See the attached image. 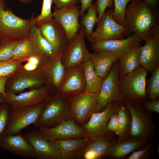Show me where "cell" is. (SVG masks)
Returning a JSON list of instances; mask_svg holds the SVG:
<instances>
[{
    "instance_id": "cb8c5ba5",
    "label": "cell",
    "mask_w": 159,
    "mask_h": 159,
    "mask_svg": "<svg viewBox=\"0 0 159 159\" xmlns=\"http://www.w3.org/2000/svg\"><path fill=\"white\" fill-rule=\"evenodd\" d=\"M91 140L86 137L54 142L60 152V159H74Z\"/></svg>"
},
{
    "instance_id": "8fae6325",
    "label": "cell",
    "mask_w": 159,
    "mask_h": 159,
    "mask_svg": "<svg viewBox=\"0 0 159 159\" xmlns=\"http://www.w3.org/2000/svg\"><path fill=\"white\" fill-rule=\"evenodd\" d=\"M113 10L109 9L105 12L93 32L91 43L105 40L121 39L130 35V32L125 25L118 23L113 18L112 14Z\"/></svg>"
},
{
    "instance_id": "3957f363",
    "label": "cell",
    "mask_w": 159,
    "mask_h": 159,
    "mask_svg": "<svg viewBox=\"0 0 159 159\" xmlns=\"http://www.w3.org/2000/svg\"><path fill=\"white\" fill-rule=\"evenodd\" d=\"M6 6V0H0V38L20 40L29 37L31 28L36 24L35 18L20 17L11 9H5Z\"/></svg>"
},
{
    "instance_id": "7c38bea8",
    "label": "cell",
    "mask_w": 159,
    "mask_h": 159,
    "mask_svg": "<svg viewBox=\"0 0 159 159\" xmlns=\"http://www.w3.org/2000/svg\"><path fill=\"white\" fill-rule=\"evenodd\" d=\"M140 49L141 66L151 74L159 67V24L153 27Z\"/></svg>"
},
{
    "instance_id": "44dd1931",
    "label": "cell",
    "mask_w": 159,
    "mask_h": 159,
    "mask_svg": "<svg viewBox=\"0 0 159 159\" xmlns=\"http://www.w3.org/2000/svg\"><path fill=\"white\" fill-rule=\"evenodd\" d=\"M0 148L25 158H34L32 147L20 133L2 135L0 137Z\"/></svg>"
},
{
    "instance_id": "6da1fadb",
    "label": "cell",
    "mask_w": 159,
    "mask_h": 159,
    "mask_svg": "<svg viewBox=\"0 0 159 159\" xmlns=\"http://www.w3.org/2000/svg\"><path fill=\"white\" fill-rule=\"evenodd\" d=\"M158 24V13L143 1H132L126 7L124 25L142 41L147 39L151 29Z\"/></svg>"
},
{
    "instance_id": "f546056e",
    "label": "cell",
    "mask_w": 159,
    "mask_h": 159,
    "mask_svg": "<svg viewBox=\"0 0 159 159\" xmlns=\"http://www.w3.org/2000/svg\"><path fill=\"white\" fill-rule=\"evenodd\" d=\"M29 36L33 37L38 48L43 54L50 59L59 58L52 45L42 35L39 29L36 25L31 28Z\"/></svg>"
},
{
    "instance_id": "f1b7e54d",
    "label": "cell",
    "mask_w": 159,
    "mask_h": 159,
    "mask_svg": "<svg viewBox=\"0 0 159 159\" xmlns=\"http://www.w3.org/2000/svg\"><path fill=\"white\" fill-rule=\"evenodd\" d=\"M82 65L86 83V91L97 94L100 90L103 79L95 73L90 59L84 62Z\"/></svg>"
},
{
    "instance_id": "e575fe53",
    "label": "cell",
    "mask_w": 159,
    "mask_h": 159,
    "mask_svg": "<svg viewBox=\"0 0 159 159\" xmlns=\"http://www.w3.org/2000/svg\"><path fill=\"white\" fill-rule=\"evenodd\" d=\"M22 63L13 59L0 61V78H9L13 75L21 68Z\"/></svg>"
},
{
    "instance_id": "681fc988",
    "label": "cell",
    "mask_w": 159,
    "mask_h": 159,
    "mask_svg": "<svg viewBox=\"0 0 159 159\" xmlns=\"http://www.w3.org/2000/svg\"><path fill=\"white\" fill-rule=\"evenodd\" d=\"M135 0H132V1H135Z\"/></svg>"
},
{
    "instance_id": "4316f807",
    "label": "cell",
    "mask_w": 159,
    "mask_h": 159,
    "mask_svg": "<svg viewBox=\"0 0 159 159\" xmlns=\"http://www.w3.org/2000/svg\"><path fill=\"white\" fill-rule=\"evenodd\" d=\"M140 44L132 49L119 59L120 76L130 73L141 66Z\"/></svg>"
},
{
    "instance_id": "9c48e42d",
    "label": "cell",
    "mask_w": 159,
    "mask_h": 159,
    "mask_svg": "<svg viewBox=\"0 0 159 159\" xmlns=\"http://www.w3.org/2000/svg\"><path fill=\"white\" fill-rule=\"evenodd\" d=\"M43 103L29 107L11 109L9 123L4 134L16 135L37 121Z\"/></svg>"
},
{
    "instance_id": "836d02e7",
    "label": "cell",
    "mask_w": 159,
    "mask_h": 159,
    "mask_svg": "<svg viewBox=\"0 0 159 159\" xmlns=\"http://www.w3.org/2000/svg\"><path fill=\"white\" fill-rule=\"evenodd\" d=\"M146 91L150 100L158 99L159 97V67L152 74L151 77L146 80Z\"/></svg>"
},
{
    "instance_id": "7a4b0ae2",
    "label": "cell",
    "mask_w": 159,
    "mask_h": 159,
    "mask_svg": "<svg viewBox=\"0 0 159 159\" xmlns=\"http://www.w3.org/2000/svg\"><path fill=\"white\" fill-rule=\"evenodd\" d=\"M69 119H71L68 97L52 93L43 102L42 110L34 125L39 129L50 128Z\"/></svg>"
},
{
    "instance_id": "5b68a950",
    "label": "cell",
    "mask_w": 159,
    "mask_h": 159,
    "mask_svg": "<svg viewBox=\"0 0 159 159\" xmlns=\"http://www.w3.org/2000/svg\"><path fill=\"white\" fill-rule=\"evenodd\" d=\"M46 77L40 68L28 71L22 67L12 76L7 80L5 90L6 92L21 93L26 89H37L46 84Z\"/></svg>"
},
{
    "instance_id": "7bdbcfd3",
    "label": "cell",
    "mask_w": 159,
    "mask_h": 159,
    "mask_svg": "<svg viewBox=\"0 0 159 159\" xmlns=\"http://www.w3.org/2000/svg\"><path fill=\"white\" fill-rule=\"evenodd\" d=\"M55 7L63 8L75 6L80 2V0H53Z\"/></svg>"
},
{
    "instance_id": "4dcf8cb0",
    "label": "cell",
    "mask_w": 159,
    "mask_h": 159,
    "mask_svg": "<svg viewBox=\"0 0 159 159\" xmlns=\"http://www.w3.org/2000/svg\"><path fill=\"white\" fill-rule=\"evenodd\" d=\"M87 9V13L82 17L80 22L84 27L85 37L90 42L94 32L93 28L97 22L98 10L95 3L93 4Z\"/></svg>"
},
{
    "instance_id": "74e56055",
    "label": "cell",
    "mask_w": 159,
    "mask_h": 159,
    "mask_svg": "<svg viewBox=\"0 0 159 159\" xmlns=\"http://www.w3.org/2000/svg\"><path fill=\"white\" fill-rule=\"evenodd\" d=\"M10 110L7 102L0 103V137L4 134L7 126Z\"/></svg>"
},
{
    "instance_id": "5bb4252c",
    "label": "cell",
    "mask_w": 159,
    "mask_h": 159,
    "mask_svg": "<svg viewBox=\"0 0 159 159\" xmlns=\"http://www.w3.org/2000/svg\"><path fill=\"white\" fill-rule=\"evenodd\" d=\"M24 136L32 147L36 159H60V152L54 142L49 140L39 130L29 131Z\"/></svg>"
},
{
    "instance_id": "7402d4cb",
    "label": "cell",
    "mask_w": 159,
    "mask_h": 159,
    "mask_svg": "<svg viewBox=\"0 0 159 159\" xmlns=\"http://www.w3.org/2000/svg\"><path fill=\"white\" fill-rule=\"evenodd\" d=\"M40 68L46 77L45 85L53 93L58 94L66 72L61 57L48 59Z\"/></svg>"
},
{
    "instance_id": "8d00e7d4",
    "label": "cell",
    "mask_w": 159,
    "mask_h": 159,
    "mask_svg": "<svg viewBox=\"0 0 159 159\" xmlns=\"http://www.w3.org/2000/svg\"><path fill=\"white\" fill-rule=\"evenodd\" d=\"M53 0H43L40 14L35 18L36 26L48 22L52 19L51 7Z\"/></svg>"
},
{
    "instance_id": "9a60e30c",
    "label": "cell",
    "mask_w": 159,
    "mask_h": 159,
    "mask_svg": "<svg viewBox=\"0 0 159 159\" xmlns=\"http://www.w3.org/2000/svg\"><path fill=\"white\" fill-rule=\"evenodd\" d=\"M52 93L45 85L39 88L31 89L19 94L6 92V97L10 109L34 106L43 103Z\"/></svg>"
},
{
    "instance_id": "8992f818",
    "label": "cell",
    "mask_w": 159,
    "mask_h": 159,
    "mask_svg": "<svg viewBox=\"0 0 159 159\" xmlns=\"http://www.w3.org/2000/svg\"><path fill=\"white\" fill-rule=\"evenodd\" d=\"M118 67L119 59H117L103 79L100 90L97 93V105L95 112L103 110L112 102L120 103L123 101L119 91L120 76Z\"/></svg>"
},
{
    "instance_id": "e0dca14e",
    "label": "cell",
    "mask_w": 159,
    "mask_h": 159,
    "mask_svg": "<svg viewBox=\"0 0 159 159\" xmlns=\"http://www.w3.org/2000/svg\"><path fill=\"white\" fill-rule=\"evenodd\" d=\"M142 41L134 34L126 39L107 40L92 43L91 49L94 51L111 52L117 59H119L132 49L141 44Z\"/></svg>"
},
{
    "instance_id": "ac0fdd59",
    "label": "cell",
    "mask_w": 159,
    "mask_h": 159,
    "mask_svg": "<svg viewBox=\"0 0 159 159\" xmlns=\"http://www.w3.org/2000/svg\"><path fill=\"white\" fill-rule=\"evenodd\" d=\"M66 70L65 75L58 94L69 97L86 91V83L82 63Z\"/></svg>"
},
{
    "instance_id": "277c9868",
    "label": "cell",
    "mask_w": 159,
    "mask_h": 159,
    "mask_svg": "<svg viewBox=\"0 0 159 159\" xmlns=\"http://www.w3.org/2000/svg\"><path fill=\"white\" fill-rule=\"evenodd\" d=\"M147 71L141 66L134 71L120 76L119 91L123 101L142 104L146 100V80Z\"/></svg>"
},
{
    "instance_id": "484cf974",
    "label": "cell",
    "mask_w": 159,
    "mask_h": 159,
    "mask_svg": "<svg viewBox=\"0 0 159 159\" xmlns=\"http://www.w3.org/2000/svg\"><path fill=\"white\" fill-rule=\"evenodd\" d=\"M90 59L95 73L103 79L117 59L111 52L98 51L91 53Z\"/></svg>"
},
{
    "instance_id": "f35d334b",
    "label": "cell",
    "mask_w": 159,
    "mask_h": 159,
    "mask_svg": "<svg viewBox=\"0 0 159 159\" xmlns=\"http://www.w3.org/2000/svg\"><path fill=\"white\" fill-rule=\"evenodd\" d=\"M95 4L98 10L97 25L104 14L107 8L113 10V0H95Z\"/></svg>"
},
{
    "instance_id": "ba28073f",
    "label": "cell",
    "mask_w": 159,
    "mask_h": 159,
    "mask_svg": "<svg viewBox=\"0 0 159 159\" xmlns=\"http://www.w3.org/2000/svg\"><path fill=\"white\" fill-rule=\"evenodd\" d=\"M123 101L131 117L130 135L134 138L146 142L153 136L154 131V125L151 117L147 114L142 104H133L126 101Z\"/></svg>"
},
{
    "instance_id": "30bf717a",
    "label": "cell",
    "mask_w": 159,
    "mask_h": 159,
    "mask_svg": "<svg viewBox=\"0 0 159 159\" xmlns=\"http://www.w3.org/2000/svg\"><path fill=\"white\" fill-rule=\"evenodd\" d=\"M85 37L84 28L82 25L79 32L68 43L61 57L66 70L90 59L91 53L86 47Z\"/></svg>"
},
{
    "instance_id": "7dc6e473",
    "label": "cell",
    "mask_w": 159,
    "mask_h": 159,
    "mask_svg": "<svg viewBox=\"0 0 159 159\" xmlns=\"http://www.w3.org/2000/svg\"><path fill=\"white\" fill-rule=\"evenodd\" d=\"M6 102H7L6 97L4 95L0 93V103Z\"/></svg>"
},
{
    "instance_id": "ee69618b",
    "label": "cell",
    "mask_w": 159,
    "mask_h": 159,
    "mask_svg": "<svg viewBox=\"0 0 159 159\" xmlns=\"http://www.w3.org/2000/svg\"><path fill=\"white\" fill-rule=\"evenodd\" d=\"M81 6L80 8V17H82L86 10L92 4V0H80Z\"/></svg>"
},
{
    "instance_id": "b9f144b4",
    "label": "cell",
    "mask_w": 159,
    "mask_h": 159,
    "mask_svg": "<svg viewBox=\"0 0 159 159\" xmlns=\"http://www.w3.org/2000/svg\"><path fill=\"white\" fill-rule=\"evenodd\" d=\"M151 144H148L143 149L134 152L129 157L128 159H141L145 158L151 150Z\"/></svg>"
},
{
    "instance_id": "4fadbf2b",
    "label": "cell",
    "mask_w": 159,
    "mask_h": 159,
    "mask_svg": "<svg viewBox=\"0 0 159 159\" xmlns=\"http://www.w3.org/2000/svg\"><path fill=\"white\" fill-rule=\"evenodd\" d=\"M39 130L43 136L53 142L86 137L91 138L83 127L72 119L64 121L53 127L40 128Z\"/></svg>"
},
{
    "instance_id": "ffe728a7",
    "label": "cell",
    "mask_w": 159,
    "mask_h": 159,
    "mask_svg": "<svg viewBox=\"0 0 159 159\" xmlns=\"http://www.w3.org/2000/svg\"><path fill=\"white\" fill-rule=\"evenodd\" d=\"M37 26L42 35L52 45L57 57H61L67 44L63 28L52 19L48 22Z\"/></svg>"
},
{
    "instance_id": "bcb514c9",
    "label": "cell",
    "mask_w": 159,
    "mask_h": 159,
    "mask_svg": "<svg viewBox=\"0 0 159 159\" xmlns=\"http://www.w3.org/2000/svg\"><path fill=\"white\" fill-rule=\"evenodd\" d=\"M158 1L159 0H143V1L150 7L155 10Z\"/></svg>"
},
{
    "instance_id": "2e32d148",
    "label": "cell",
    "mask_w": 159,
    "mask_h": 159,
    "mask_svg": "<svg viewBox=\"0 0 159 159\" xmlns=\"http://www.w3.org/2000/svg\"><path fill=\"white\" fill-rule=\"evenodd\" d=\"M80 8L75 6L63 8H55L52 19L63 28L67 36V43L80 31L82 25L79 21Z\"/></svg>"
},
{
    "instance_id": "83f0119b",
    "label": "cell",
    "mask_w": 159,
    "mask_h": 159,
    "mask_svg": "<svg viewBox=\"0 0 159 159\" xmlns=\"http://www.w3.org/2000/svg\"><path fill=\"white\" fill-rule=\"evenodd\" d=\"M41 54H43L38 48L34 37L29 36L23 39L16 47L13 52L12 59L23 62H26L32 56Z\"/></svg>"
},
{
    "instance_id": "d590c367",
    "label": "cell",
    "mask_w": 159,
    "mask_h": 159,
    "mask_svg": "<svg viewBox=\"0 0 159 159\" xmlns=\"http://www.w3.org/2000/svg\"><path fill=\"white\" fill-rule=\"evenodd\" d=\"M132 0H113L114 9L112 16L115 20L120 24H124L126 6Z\"/></svg>"
},
{
    "instance_id": "d6986e66",
    "label": "cell",
    "mask_w": 159,
    "mask_h": 159,
    "mask_svg": "<svg viewBox=\"0 0 159 159\" xmlns=\"http://www.w3.org/2000/svg\"><path fill=\"white\" fill-rule=\"evenodd\" d=\"M118 104L112 102L109 104L103 110L92 114L83 127L92 139L110 132L107 130V125L111 115L117 111Z\"/></svg>"
},
{
    "instance_id": "52a82bcc",
    "label": "cell",
    "mask_w": 159,
    "mask_h": 159,
    "mask_svg": "<svg viewBox=\"0 0 159 159\" xmlns=\"http://www.w3.org/2000/svg\"><path fill=\"white\" fill-rule=\"evenodd\" d=\"M97 94L86 91L68 97L71 119L83 127L95 112L97 105Z\"/></svg>"
},
{
    "instance_id": "f6af8a7d",
    "label": "cell",
    "mask_w": 159,
    "mask_h": 159,
    "mask_svg": "<svg viewBox=\"0 0 159 159\" xmlns=\"http://www.w3.org/2000/svg\"><path fill=\"white\" fill-rule=\"evenodd\" d=\"M8 78H0V93L4 95L6 97V93L5 90V87L6 81Z\"/></svg>"
},
{
    "instance_id": "d6a6232c",
    "label": "cell",
    "mask_w": 159,
    "mask_h": 159,
    "mask_svg": "<svg viewBox=\"0 0 159 159\" xmlns=\"http://www.w3.org/2000/svg\"><path fill=\"white\" fill-rule=\"evenodd\" d=\"M125 103L124 101L118 104L117 107V121L119 138L127 137L128 128V120Z\"/></svg>"
},
{
    "instance_id": "c3c4849f",
    "label": "cell",
    "mask_w": 159,
    "mask_h": 159,
    "mask_svg": "<svg viewBox=\"0 0 159 159\" xmlns=\"http://www.w3.org/2000/svg\"><path fill=\"white\" fill-rule=\"evenodd\" d=\"M19 1L24 4H29L31 3L33 0H18Z\"/></svg>"
},
{
    "instance_id": "d4e9b609",
    "label": "cell",
    "mask_w": 159,
    "mask_h": 159,
    "mask_svg": "<svg viewBox=\"0 0 159 159\" xmlns=\"http://www.w3.org/2000/svg\"><path fill=\"white\" fill-rule=\"evenodd\" d=\"M146 143L139 139H129L127 137L119 138L117 140H115L110 145L105 156L120 158L140 148Z\"/></svg>"
},
{
    "instance_id": "1f68e13d",
    "label": "cell",
    "mask_w": 159,
    "mask_h": 159,
    "mask_svg": "<svg viewBox=\"0 0 159 159\" xmlns=\"http://www.w3.org/2000/svg\"><path fill=\"white\" fill-rule=\"evenodd\" d=\"M22 39L14 40L6 38H0V61L12 59L14 49Z\"/></svg>"
},
{
    "instance_id": "603a6c76",
    "label": "cell",
    "mask_w": 159,
    "mask_h": 159,
    "mask_svg": "<svg viewBox=\"0 0 159 159\" xmlns=\"http://www.w3.org/2000/svg\"><path fill=\"white\" fill-rule=\"evenodd\" d=\"M115 139L110 133L91 140L78 155L77 159H99L105 156Z\"/></svg>"
},
{
    "instance_id": "ab89813d",
    "label": "cell",
    "mask_w": 159,
    "mask_h": 159,
    "mask_svg": "<svg viewBox=\"0 0 159 159\" xmlns=\"http://www.w3.org/2000/svg\"><path fill=\"white\" fill-rule=\"evenodd\" d=\"M117 110L114 112L111 116L107 125V129L108 132H113L116 135H118L119 129L117 121Z\"/></svg>"
},
{
    "instance_id": "60d3db41",
    "label": "cell",
    "mask_w": 159,
    "mask_h": 159,
    "mask_svg": "<svg viewBox=\"0 0 159 159\" xmlns=\"http://www.w3.org/2000/svg\"><path fill=\"white\" fill-rule=\"evenodd\" d=\"M142 104L143 107L148 111L159 113V99L143 101Z\"/></svg>"
}]
</instances>
